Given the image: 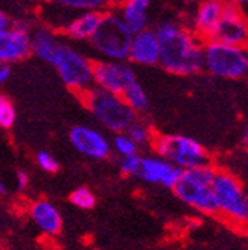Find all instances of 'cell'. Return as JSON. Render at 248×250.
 <instances>
[{"instance_id": "7a4b0ae2", "label": "cell", "mask_w": 248, "mask_h": 250, "mask_svg": "<svg viewBox=\"0 0 248 250\" xmlns=\"http://www.w3.org/2000/svg\"><path fill=\"white\" fill-rule=\"evenodd\" d=\"M160 44L158 64L178 77H189L203 70L204 42L181 23L165 20L154 29Z\"/></svg>"}, {"instance_id": "d6986e66", "label": "cell", "mask_w": 248, "mask_h": 250, "mask_svg": "<svg viewBox=\"0 0 248 250\" xmlns=\"http://www.w3.org/2000/svg\"><path fill=\"white\" fill-rule=\"evenodd\" d=\"M120 96L135 115L145 113V111L148 110V107H150V99H148V95L137 80H135L134 83H131L127 89L123 90V93Z\"/></svg>"}, {"instance_id": "9a60e30c", "label": "cell", "mask_w": 248, "mask_h": 250, "mask_svg": "<svg viewBox=\"0 0 248 250\" xmlns=\"http://www.w3.org/2000/svg\"><path fill=\"white\" fill-rule=\"evenodd\" d=\"M158 55L160 44L154 29L145 28L133 34L127 60L140 66H155L158 64Z\"/></svg>"}, {"instance_id": "1f68e13d", "label": "cell", "mask_w": 248, "mask_h": 250, "mask_svg": "<svg viewBox=\"0 0 248 250\" xmlns=\"http://www.w3.org/2000/svg\"><path fill=\"white\" fill-rule=\"evenodd\" d=\"M181 2H184V3H198L200 0H181Z\"/></svg>"}, {"instance_id": "4dcf8cb0", "label": "cell", "mask_w": 248, "mask_h": 250, "mask_svg": "<svg viewBox=\"0 0 248 250\" xmlns=\"http://www.w3.org/2000/svg\"><path fill=\"white\" fill-rule=\"evenodd\" d=\"M8 192H9V189H8V186H6V183L0 179V197H5V195H8Z\"/></svg>"}, {"instance_id": "8992f818", "label": "cell", "mask_w": 248, "mask_h": 250, "mask_svg": "<svg viewBox=\"0 0 248 250\" xmlns=\"http://www.w3.org/2000/svg\"><path fill=\"white\" fill-rule=\"evenodd\" d=\"M151 146L158 157L180 171L212 164L206 146L184 134H154Z\"/></svg>"}, {"instance_id": "ba28073f", "label": "cell", "mask_w": 248, "mask_h": 250, "mask_svg": "<svg viewBox=\"0 0 248 250\" xmlns=\"http://www.w3.org/2000/svg\"><path fill=\"white\" fill-rule=\"evenodd\" d=\"M131 37L133 34L123 24L119 14L113 11H104L102 20L90 39V44L104 60L125 61L128 58Z\"/></svg>"}, {"instance_id": "5bb4252c", "label": "cell", "mask_w": 248, "mask_h": 250, "mask_svg": "<svg viewBox=\"0 0 248 250\" xmlns=\"http://www.w3.org/2000/svg\"><path fill=\"white\" fill-rule=\"evenodd\" d=\"M29 220L46 236H58L63 232L64 218L61 210L46 198H37L28 208Z\"/></svg>"}, {"instance_id": "484cf974", "label": "cell", "mask_w": 248, "mask_h": 250, "mask_svg": "<svg viewBox=\"0 0 248 250\" xmlns=\"http://www.w3.org/2000/svg\"><path fill=\"white\" fill-rule=\"evenodd\" d=\"M139 159H140V154L120 157V171H122V174H125V176H130V177H134L135 171H137V167H139Z\"/></svg>"}, {"instance_id": "52a82bcc", "label": "cell", "mask_w": 248, "mask_h": 250, "mask_svg": "<svg viewBox=\"0 0 248 250\" xmlns=\"http://www.w3.org/2000/svg\"><path fill=\"white\" fill-rule=\"evenodd\" d=\"M203 69L216 78L242 80L247 77L248 72L247 47L216 42H204Z\"/></svg>"}, {"instance_id": "cb8c5ba5", "label": "cell", "mask_w": 248, "mask_h": 250, "mask_svg": "<svg viewBox=\"0 0 248 250\" xmlns=\"http://www.w3.org/2000/svg\"><path fill=\"white\" fill-rule=\"evenodd\" d=\"M17 119V110L12 99L6 95H0V127L9 130L14 127Z\"/></svg>"}, {"instance_id": "603a6c76", "label": "cell", "mask_w": 248, "mask_h": 250, "mask_svg": "<svg viewBox=\"0 0 248 250\" xmlns=\"http://www.w3.org/2000/svg\"><path fill=\"white\" fill-rule=\"evenodd\" d=\"M69 200L73 206H76L78 209H82V210L92 209L96 205V195L93 194L90 188H87V186H79L75 191H72Z\"/></svg>"}, {"instance_id": "ac0fdd59", "label": "cell", "mask_w": 248, "mask_h": 250, "mask_svg": "<svg viewBox=\"0 0 248 250\" xmlns=\"http://www.w3.org/2000/svg\"><path fill=\"white\" fill-rule=\"evenodd\" d=\"M155 0H123L119 17L131 34L139 32L150 24V9Z\"/></svg>"}, {"instance_id": "5b68a950", "label": "cell", "mask_w": 248, "mask_h": 250, "mask_svg": "<svg viewBox=\"0 0 248 250\" xmlns=\"http://www.w3.org/2000/svg\"><path fill=\"white\" fill-rule=\"evenodd\" d=\"M85 108L104 128L113 133H123L137 115L125 104L120 95L105 92L99 87H89L78 95Z\"/></svg>"}, {"instance_id": "7c38bea8", "label": "cell", "mask_w": 248, "mask_h": 250, "mask_svg": "<svg viewBox=\"0 0 248 250\" xmlns=\"http://www.w3.org/2000/svg\"><path fill=\"white\" fill-rule=\"evenodd\" d=\"M69 141L76 151L93 160H104L111 154V142L107 136L89 125H75L69 131Z\"/></svg>"}, {"instance_id": "836d02e7", "label": "cell", "mask_w": 248, "mask_h": 250, "mask_svg": "<svg viewBox=\"0 0 248 250\" xmlns=\"http://www.w3.org/2000/svg\"><path fill=\"white\" fill-rule=\"evenodd\" d=\"M122 2H123V0H111V3H119V5H120Z\"/></svg>"}, {"instance_id": "44dd1931", "label": "cell", "mask_w": 248, "mask_h": 250, "mask_svg": "<svg viewBox=\"0 0 248 250\" xmlns=\"http://www.w3.org/2000/svg\"><path fill=\"white\" fill-rule=\"evenodd\" d=\"M125 133L131 137V139L137 144V146H143V145H151L153 137H154V131L153 128L148 125L146 122L140 121L135 118L125 130Z\"/></svg>"}, {"instance_id": "2e32d148", "label": "cell", "mask_w": 248, "mask_h": 250, "mask_svg": "<svg viewBox=\"0 0 248 250\" xmlns=\"http://www.w3.org/2000/svg\"><path fill=\"white\" fill-rule=\"evenodd\" d=\"M224 6L226 3L222 0H200L196 3L189 29L200 40L207 42L210 32L216 26L222 11H224Z\"/></svg>"}, {"instance_id": "d6a6232c", "label": "cell", "mask_w": 248, "mask_h": 250, "mask_svg": "<svg viewBox=\"0 0 248 250\" xmlns=\"http://www.w3.org/2000/svg\"><path fill=\"white\" fill-rule=\"evenodd\" d=\"M0 250H8V247H6L5 244H2V243H0Z\"/></svg>"}, {"instance_id": "9c48e42d", "label": "cell", "mask_w": 248, "mask_h": 250, "mask_svg": "<svg viewBox=\"0 0 248 250\" xmlns=\"http://www.w3.org/2000/svg\"><path fill=\"white\" fill-rule=\"evenodd\" d=\"M247 40L248 21L244 9L241 6L226 5L207 42H216L231 46H247Z\"/></svg>"}, {"instance_id": "ffe728a7", "label": "cell", "mask_w": 248, "mask_h": 250, "mask_svg": "<svg viewBox=\"0 0 248 250\" xmlns=\"http://www.w3.org/2000/svg\"><path fill=\"white\" fill-rule=\"evenodd\" d=\"M49 3L66 11H107L111 6V0H47Z\"/></svg>"}, {"instance_id": "f546056e", "label": "cell", "mask_w": 248, "mask_h": 250, "mask_svg": "<svg viewBox=\"0 0 248 250\" xmlns=\"http://www.w3.org/2000/svg\"><path fill=\"white\" fill-rule=\"evenodd\" d=\"M222 2H224L226 5H234V6H244L248 0H222Z\"/></svg>"}, {"instance_id": "83f0119b", "label": "cell", "mask_w": 248, "mask_h": 250, "mask_svg": "<svg viewBox=\"0 0 248 250\" xmlns=\"http://www.w3.org/2000/svg\"><path fill=\"white\" fill-rule=\"evenodd\" d=\"M11 78L9 64H0V84H5Z\"/></svg>"}, {"instance_id": "d4e9b609", "label": "cell", "mask_w": 248, "mask_h": 250, "mask_svg": "<svg viewBox=\"0 0 248 250\" xmlns=\"http://www.w3.org/2000/svg\"><path fill=\"white\" fill-rule=\"evenodd\" d=\"M35 162L40 169H43L44 172H49V174H55L59 169L58 160L55 159V156L52 153H49V151H38L35 154Z\"/></svg>"}, {"instance_id": "277c9868", "label": "cell", "mask_w": 248, "mask_h": 250, "mask_svg": "<svg viewBox=\"0 0 248 250\" xmlns=\"http://www.w3.org/2000/svg\"><path fill=\"white\" fill-rule=\"evenodd\" d=\"M215 167L203 165L191 169L180 171L178 180L173 185L172 191L184 205L201 212L204 215L216 217V200L212 189V180Z\"/></svg>"}, {"instance_id": "6da1fadb", "label": "cell", "mask_w": 248, "mask_h": 250, "mask_svg": "<svg viewBox=\"0 0 248 250\" xmlns=\"http://www.w3.org/2000/svg\"><path fill=\"white\" fill-rule=\"evenodd\" d=\"M31 54L51 64L63 84L73 93L93 85V62L47 28L31 31Z\"/></svg>"}, {"instance_id": "f1b7e54d", "label": "cell", "mask_w": 248, "mask_h": 250, "mask_svg": "<svg viewBox=\"0 0 248 250\" xmlns=\"http://www.w3.org/2000/svg\"><path fill=\"white\" fill-rule=\"evenodd\" d=\"M11 24H12V21H11V17L6 14L5 11L0 9V31H3V29L9 28Z\"/></svg>"}, {"instance_id": "4316f807", "label": "cell", "mask_w": 248, "mask_h": 250, "mask_svg": "<svg viewBox=\"0 0 248 250\" xmlns=\"http://www.w3.org/2000/svg\"><path fill=\"white\" fill-rule=\"evenodd\" d=\"M16 182H17V188L20 191H26L29 188V183H31V179H29V174L23 169H19L16 172Z\"/></svg>"}, {"instance_id": "3957f363", "label": "cell", "mask_w": 248, "mask_h": 250, "mask_svg": "<svg viewBox=\"0 0 248 250\" xmlns=\"http://www.w3.org/2000/svg\"><path fill=\"white\" fill-rule=\"evenodd\" d=\"M212 189L216 200L218 214L231 228H247L248 198L242 182L224 168H215Z\"/></svg>"}, {"instance_id": "8fae6325", "label": "cell", "mask_w": 248, "mask_h": 250, "mask_svg": "<svg viewBox=\"0 0 248 250\" xmlns=\"http://www.w3.org/2000/svg\"><path fill=\"white\" fill-rule=\"evenodd\" d=\"M31 55V29L26 23H14L0 31V64H12Z\"/></svg>"}, {"instance_id": "e0dca14e", "label": "cell", "mask_w": 248, "mask_h": 250, "mask_svg": "<svg viewBox=\"0 0 248 250\" xmlns=\"http://www.w3.org/2000/svg\"><path fill=\"white\" fill-rule=\"evenodd\" d=\"M104 11H84L78 12L66 21L63 34L73 42H90L102 20Z\"/></svg>"}, {"instance_id": "7402d4cb", "label": "cell", "mask_w": 248, "mask_h": 250, "mask_svg": "<svg viewBox=\"0 0 248 250\" xmlns=\"http://www.w3.org/2000/svg\"><path fill=\"white\" fill-rule=\"evenodd\" d=\"M111 149H113L114 153H117L120 157L139 154L137 144H135L125 131H123V133H116L113 142H111Z\"/></svg>"}, {"instance_id": "4fadbf2b", "label": "cell", "mask_w": 248, "mask_h": 250, "mask_svg": "<svg viewBox=\"0 0 248 250\" xmlns=\"http://www.w3.org/2000/svg\"><path fill=\"white\" fill-rule=\"evenodd\" d=\"M180 169L175 168L168 160L158 156H140L139 167L135 171V176L145 183L163 186L172 189L175 182L178 180Z\"/></svg>"}, {"instance_id": "30bf717a", "label": "cell", "mask_w": 248, "mask_h": 250, "mask_svg": "<svg viewBox=\"0 0 248 250\" xmlns=\"http://www.w3.org/2000/svg\"><path fill=\"white\" fill-rule=\"evenodd\" d=\"M135 80L133 67L125 61L99 60L93 62V85L105 92L122 95Z\"/></svg>"}]
</instances>
